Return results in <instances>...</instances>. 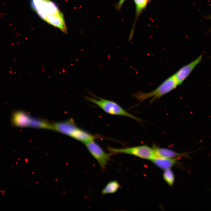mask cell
I'll list each match as a JSON object with an SVG mask.
<instances>
[{
  "mask_svg": "<svg viewBox=\"0 0 211 211\" xmlns=\"http://www.w3.org/2000/svg\"><path fill=\"white\" fill-rule=\"evenodd\" d=\"M174 74L166 79L156 88L147 93L139 92L134 96L140 102L151 98L152 102L170 92L178 86Z\"/></svg>",
  "mask_w": 211,
  "mask_h": 211,
  "instance_id": "obj_1",
  "label": "cell"
},
{
  "mask_svg": "<svg viewBox=\"0 0 211 211\" xmlns=\"http://www.w3.org/2000/svg\"><path fill=\"white\" fill-rule=\"evenodd\" d=\"M12 122L15 125L20 127L54 130L52 124L44 120L33 117L23 111H18L14 113Z\"/></svg>",
  "mask_w": 211,
  "mask_h": 211,
  "instance_id": "obj_2",
  "label": "cell"
},
{
  "mask_svg": "<svg viewBox=\"0 0 211 211\" xmlns=\"http://www.w3.org/2000/svg\"><path fill=\"white\" fill-rule=\"evenodd\" d=\"M95 96L98 99L88 96H86L85 98L109 114L127 117L139 122L142 120L126 111L115 102Z\"/></svg>",
  "mask_w": 211,
  "mask_h": 211,
  "instance_id": "obj_3",
  "label": "cell"
},
{
  "mask_svg": "<svg viewBox=\"0 0 211 211\" xmlns=\"http://www.w3.org/2000/svg\"><path fill=\"white\" fill-rule=\"evenodd\" d=\"M108 150L112 154H127L141 159L151 160L155 157L153 148L146 145L123 148H115L108 147Z\"/></svg>",
  "mask_w": 211,
  "mask_h": 211,
  "instance_id": "obj_4",
  "label": "cell"
},
{
  "mask_svg": "<svg viewBox=\"0 0 211 211\" xmlns=\"http://www.w3.org/2000/svg\"><path fill=\"white\" fill-rule=\"evenodd\" d=\"M33 9L44 21L48 16L61 12L56 4L51 0H31Z\"/></svg>",
  "mask_w": 211,
  "mask_h": 211,
  "instance_id": "obj_5",
  "label": "cell"
},
{
  "mask_svg": "<svg viewBox=\"0 0 211 211\" xmlns=\"http://www.w3.org/2000/svg\"><path fill=\"white\" fill-rule=\"evenodd\" d=\"M54 130L76 140L83 135L84 130L76 126L73 119L52 124Z\"/></svg>",
  "mask_w": 211,
  "mask_h": 211,
  "instance_id": "obj_6",
  "label": "cell"
},
{
  "mask_svg": "<svg viewBox=\"0 0 211 211\" xmlns=\"http://www.w3.org/2000/svg\"><path fill=\"white\" fill-rule=\"evenodd\" d=\"M84 144L89 152L98 161L101 169H105L112 154L106 153L94 140Z\"/></svg>",
  "mask_w": 211,
  "mask_h": 211,
  "instance_id": "obj_7",
  "label": "cell"
},
{
  "mask_svg": "<svg viewBox=\"0 0 211 211\" xmlns=\"http://www.w3.org/2000/svg\"><path fill=\"white\" fill-rule=\"evenodd\" d=\"M203 57V55H201L191 62L183 66L174 74L178 85L183 82L195 67L201 62Z\"/></svg>",
  "mask_w": 211,
  "mask_h": 211,
  "instance_id": "obj_8",
  "label": "cell"
},
{
  "mask_svg": "<svg viewBox=\"0 0 211 211\" xmlns=\"http://www.w3.org/2000/svg\"><path fill=\"white\" fill-rule=\"evenodd\" d=\"M153 148L155 157L166 158L189 157L188 153H179L169 149L160 148L155 145L153 146Z\"/></svg>",
  "mask_w": 211,
  "mask_h": 211,
  "instance_id": "obj_9",
  "label": "cell"
},
{
  "mask_svg": "<svg viewBox=\"0 0 211 211\" xmlns=\"http://www.w3.org/2000/svg\"><path fill=\"white\" fill-rule=\"evenodd\" d=\"M181 158H166L154 157L151 161L156 166L164 170L171 169Z\"/></svg>",
  "mask_w": 211,
  "mask_h": 211,
  "instance_id": "obj_10",
  "label": "cell"
},
{
  "mask_svg": "<svg viewBox=\"0 0 211 211\" xmlns=\"http://www.w3.org/2000/svg\"><path fill=\"white\" fill-rule=\"evenodd\" d=\"M120 187V186L118 181L116 180L111 181L108 182L102 190L101 194L105 195L114 193Z\"/></svg>",
  "mask_w": 211,
  "mask_h": 211,
  "instance_id": "obj_11",
  "label": "cell"
},
{
  "mask_svg": "<svg viewBox=\"0 0 211 211\" xmlns=\"http://www.w3.org/2000/svg\"><path fill=\"white\" fill-rule=\"evenodd\" d=\"M163 176L164 180L169 186H171L173 185L175 181V176L171 169L164 170Z\"/></svg>",
  "mask_w": 211,
  "mask_h": 211,
  "instance_id": "obj_12",
  "label": "cell"
},
{
  "mask_svg": "<svg viewBox=\"0 0 211 211\" xmlns=\"http://www.w3.org/2000/svg\"><path fill=\"white\" fill-rule=\"evenodd\" d=\"M136 5L137 14L139 13L146 6L148 0H134Z\"/></svg>",
  "mask_w": 211,
  "mask_h": 211,
  "instance_id": "obj_13",
  "label": "cell"
},
{
  "mask_svg": "<svg viewBox=\"0 0 211 211\" xmlns=\"http://www.w3.org/2000/svg\"><path fill=\"white\" fill-rule=\"evenodd\" d=\"M126 0H120L117 4V9H120L121 8L123 3Z\"/></svg>",
  "mask_w": 211,
  "mask_h": 211,
  "instance_id": "obj_14",
  "label": "cell"
}]
</instances>
